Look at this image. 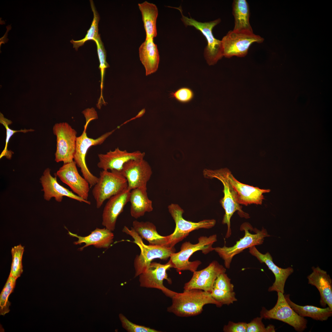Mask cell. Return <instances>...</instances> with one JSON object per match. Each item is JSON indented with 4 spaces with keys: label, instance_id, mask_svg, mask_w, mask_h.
<instances>
[{
    "label": "cell",
    "instance_id": "cell-33",
    "mask_svg": "<svg viewBox=\"0 0 332 332\" xmlns=\"http://www.w3.org/2000/svg\"><path fill=\"white\" fill-rule=\"evenodd\" d=\"M94 41L95 42L97 45V53L100 62L99 69L100 70L101 74V83L100 85L101 93L100 98L98 101V103L100 104L105 102L102 95L103 79L105 69L106 68L109 67V66L106 61V51L103 43L101 40L100 36Z\"/></svg>",
    "mask_w": 332,
    "mask_h": 332
},
{
    "label": "cell",
    "instance_id": "cell-8",
    "mask_svg": "<svg viewBox=\"0 0 332 332\" xmlns=\"http://www.w3.org/2000/svg\"><path fill=\"white\" fill-rule=\"evenodd\" d=\"M168 208L176 224L174 232L168 235V247H174L194 230L200 228L209 229L216 223V220L214 219H204L198 222L186 220L182 216L184 211L178 204H172L168 206Z\"/></svg>",
    "mask_w": 332,
    "mask_h": 332
},
{
    "label": "cell",
    "instance_id": "cell-4",
    "mask_svg": "<svg viewBox=\"0 0 332 332\" xmlns=\"http://www.w3.org/2000/svg\"><path fill=\"white\" fill-rule=\"evenodd\" d=\"M122 231L133 238L134 242L139 246L140 250V255H136L134 261L135 277L138 276L145 271L153 259H159L166 260L170 257L172 254L175 252L174 247H168L159 245H145L143 242L142 239L132 227L129 229L124 226Z\"/></svg>",
    "mask_w": 332,
    "mask_h": 332
},
{
    "label": "cell",
    "instance_id": "cell-7",
    "mask_svg": "<svg viewBox=\"0 0 332 332\" xmlns=\"http://www.w3.org/2000/svg\"><path fill=\"white\" fill-rule=\"evenodd\" d=\"M127 188V180L120 172L116 170L101 171L98 181L92 191L97 208H100L106 200Z\"/></svg>",
    "mask_w": 332,
    "mask_h": 332
},
{
    "label": "cell",
    "instance_id": "cell-14",
    "mask_svg": "<svg viewBox=\"0 0 332 332\" xmlns=\"http://www.w3.org/2000/svg\"><path fill=\"white\" fill-rule=\"evenodd\" d=\"M126 179L127 189L131 191L140 187H147L152 174V168L144 159L130 160L124 165L120 172Z\"/></svg>",
    "mask_w": 332,
    "mask_h": 332
},
{
    "label": "cell",
    "instance_id": "cell-16",
    "mask_svg": "<svg viewBox=\"0 0 332 332\" xmlns=\"http://www.w3.org/2000/svg\"><path fill=\"white\" fill-rule=\"evenodd\" d=\"M56 175L77 195L88 200L90 189L89 184L84 177L80 175L77 165L74 161L64 164L57 171Z\"/></svg>",
    "mask_w": 332,
    "mask_h": 332
},
{
    "label": "cell",
    "instance_id": "cell-22",
    "mask_svg": "<svg viewBox=\"0 0 332 332\" xmlns=\"http://www.w3.org/2000/svg\"><path fill=\"white\" fill-rule=\"evenodd\" d=\"M312 272L308 276V283L314 286L319 291L320 305L325 307L327 305L332 309V280L326 271L319 267H312Z\"/></svg>",
    "mask_w": 332,
    "mask_h": 332
},
{
    "label": "cell",
    "instance_id": "cell-20",
    "mask_svg": "<svg viewBox=\"0 0 332 332\" xmlns=\"http://www.w3.org/2000/svg\"><path fill=\"white\" fill-rule=\"evenodd\" d=\"M131 191L127 188L109 199L102 215V225L106 229L113 231L117 218L129 202Z\"/></svg>",
    "mask_w": 332,
    "mask_h": 332
},
{
    "label": "cell",
    "instance_id": "cell-42",
    "mask_svg": "<svg viewBox=\"0 0 332 332\" xmlns=\"http://www.w3.org/2000/svg\"><path fill=\"white\" fill-rule=\"evenodd\" d=\"M11 25H8L6 27V32L4 36L0 38V49H1L2 44H5V43H6L9 40V39L7 38L8 33L11 29Z\"/></svg>",
    "mask_w": 332,
    "mask_h": 332
},
{
    "label": "cell",
    "instance_id": "cell-19",
    "mask_svg": "<svg viewBox=\"0 0 332 332\" xmlns=\"http://www.w3.org/2000/svg\"><path fill=\"white\" fill-rule=\"evenodd\" d=\"M145 155L144 152L140 151L129 152L117 148L114 151L110 150L106 154H98L99 161L97 166L103 170H116L120 172L126 162L132 159H144Z\"/></svg>",
    "mask_w": 332,
    "mask_h": 332
},
{
    "label": "cell",
    "instance_id": "cell-24",
    "mask_svg": "<svg viewBox=\"0 0 332 332\" xmlns=\"http://www.w3.org/2000/svg\"><path fill=\"white\" fill-rule=\"evenodd\" d=\"M140 59L144 66L146 75H148L157 70L160 61V56L157 45L153 38L145 39L139 48Z\"/></svg>",
    "mask_w": 332,
    "mask_h": 332
},
{
    "label": "cell",
    "instance_id": "cell-27",
    "mask_svg": "<svg viewBox=\"0 0 332 332\" xmlns=\"http://www.w3.org/2000/svg\"><path fill=\"white\" fill-rule=\"evenodd\" d=\"M285 299L294 311L299 316L311 318L313 319L321 321H326L332 315V309L328 306L321 308L311 305L300 306L292 302L290 294H284Z\"/></svg>",
    "mask_w": 332,
    "mask_h": 332
},
{
    "label": "cell",
    "instance_id": "cell-1",
    "mask_svg": "<svg viewBox=\"0 0 332 332\" xmlns=\"http://www.w3.org/2000/svg\"><path fill=\"white\" fill-rule=\"evenodd\" d=\"M172 303L167 311L180 317L195 316L201 314L204 305L213 304L217 307L222 305L211 296V292L197 289L184 290L177 293L172 298Z\"/></svg>",
    "mask_w": 332,
    "mask_h": 332
},
{
    "label": "cell",
    "instance_id": "cell-32",
    "mask_svg": "<svg viewBox=\"0 0 332 332\" xmlns=\"http://www.w3.org/2000/svg\"><path fill=\"white\" fill-rule=\"evenodd\" d=\"M24 248V246L19 244L13 247L11 249L12 261L9 275L16 279L20 277L23 272L22 260Z\"/></svg>",
    "mask_w": 332,
    "mask_h": 332
},
{
    "label": "cell",
    "instance_id": "cell-41",
    "mask_svg": "<svg viewBox=\"0 0 332 332\" xmlns=\"http://www.w3.org/2000/svg\"><path fill=\"white\" fill-rule=\"evenodd\" d=\"M83 113L86 119V123L88 124L91 121L97 118V113L93 108L87 109Z\"/></svg>",
    "mask_w": 332,
    "mask_h": 332
},
{
    "label": "cell",
    "instance_id": "cell-5",
    "mask_svg": "<svg viewBox=\"0 0 332 332\" xmlns=\"http://www.w3.org/2000/svg\"><path fill=\"white\" fill-rule=\"evenodd\" d=\"M253 229L250 223L244 222L240 227V230L244 231V235L237 241L234 246L227 247L225 244L222 247L214 248V250L224 260V265L226 268H230L232 259L236 255L247 248L262 244L265 238L271 236L263 227L261 230L255 228L254 233H252L251 232Z\"/></svg>",
    "mask_w": 332,
    "mask_h": 332
},
{
    "label": "cell",
    "instance_id": "cell-17",
    "mask_svg": "<svg viewBox=\"0 0 332 332\" xmlns=\"http://www.w3.org/2000/svg\"><path fill=\"white\" fill-rule=\"evenodd\" d=\"M50 171L49 168H46L40 178L45 200L49 201L53 197L57 202H60L64 196H66L81 202L91 204L90 201L82 198L60 184L57 181L56 177L51 175Z\"/></svg>",
    "mask_w": 332,
    "mask_h": 332
},
{
    "label": "cell",
    "instance_id": "cell-28",
    "mask_svg": "<svg viewBox=\"0 0 332 332\" xmlns=\"http://www.w3.org/2000/svg\"><path fill=\"white\" fill-rule=\"evenodd\" d=\"M138 6L142 14L146 39L153 38L157 35L156 23L158 15L157 8L155 4L146 1L138 3Z\"/></svg>",
    "mask_w": 332,
    "mask_h": 332
},
{
    "label": "cell",
    "instance_id": "cell-35",
    "mask_svg": "<svg viewBox=\"0 0 332 332\" xmlns=\"http://www.w3.org/2000/svg\"><path fill=\"white\" fill-rule=\"evenodd\" d=\"M212 298L216 301L223 305H229L237 300L234 291H229L213 288L211 292Z\"/></svg>",
    "mask_w": 332,
    "mask_h": 332
},
{
    "label": "cell",
    "instance_id": "cell-11",
    "mask_svg": "<svg viewBox=\"0 0 332 332\" xmlns=\"http://www.w3.org/2000/svg\"><path fill=\"white\" fill-rule=\"evenodd\" d=\"M53 131L57 138L55 161L64 164L73 161L77 138L76 130L68 123L62 122L56 124Z\"/></svg>",
    "mask_w": 332,
    "mask_h": 332
},
{
    "label": "cell",
    "instance_id": "cell-26",
    "mask_svg": "<svg viewBox=\"0 0 332 332\" xmlns=\"http://www.w3.org/2000/svg\"><path fill=\"white\" fill-rule=\"evenodd\" d=\"M132 225L136 232L142 239L147 240L149 244L168 247V236H162L159 234L156 226L152 223L135 220L133 222Z\"/></svg>",
    "mask_w": 332,
    "mask_h": 332
},
{
    "label": "cell",
    "instance_id": "cell-12",
    "mask_svg": "<svg viewBox=\"0 0 332 332\" xmlns=\"http://www.w3.org/2000/svg\"><path fill=\"white\" fill-rule=\"evenodd\" d=\"M87 127L85 126L81 135L77 137L74 161L81 169L83 177L89 183L91 188L96 184L98 177L94 176L89 171L86 165L85 157L88 149L92 146L100 145L115 131L113 130L102 135L95 139L88 137L86 133Z\"/></svg>",
    "mask_w": 332,
    "mask_h": 332
},
{
    "label": "cell",
    "instance_id": "cell-23",
    "mask_svg": "<svg viewBox=\"0 0 332 332\" xmlns=\"http://www.w3.org/2000/svg\"><path fill=\"white\" fill-rule=\"evenodd\" d=\"M68 234L71 236L78 238V241L73 243L74 244L80 245L82 243L85 244V246L79 248L80 250H82L84 248L92 245L98 248H108L113 243L114 237L112 231L105 228L103 229L97 228L86 236H79L69 231Z\"/></svg>",
    "mask_w": 332,
    "mask_h": 332
},
{
    "label": "cell",
    "instance_id": "cell-6",
    "mask_svg": "<svg viewBox=\"0 0 332 332\" xmlns=\"http://www.w3.org/2000/svg\"><path fill=\"white\" fill-rule=\"evenodd\" d=\"M181 14V20L186 26H192L199 30L205 37L207 45L204 51V56L208 64L213 65L223 56L221 40L214 36L212 33L213 28L221 22L220 18L209 22H202L184 16L181 8H177Z\"/></svg>",
    "mask_w": 332,
    "mask_h": 332
},
{
    "label": "cell",
    "instance_id": "cell-39",
    "mask_svg": "<svg viewBox=\"0 0 332 332\" xmlns=\"http://www.w3.org/2000/svg\"><path fill=\"white\" fill-rule=\"evenodd\" d=\"M193 95L192 91L190 89L186 87L180 88L171 93L172 97L182 103H187L190 101L193 98Z\"/></svg>",
    "mask_w": 332,
    "mask_h": 332
},
{
    "label": "cell",
    "instance_id": "cell-34",
    "mask_svg": "<svg viewBox=\"0 0 332 332\" xmlns=\"http://www.w3.org/2000/svg\"><path fill=\"white\" fill-rule=\"evenodd\" d=\"M0 123L5 127L6 131L5 145L4 148L0 154V159H1L4 156H5L8 159L10 160L13 152L10 150H8L7 145L11 136L16 132H22L25 133L28 132H33L34 130L32 129H24L17 130L10 129L9 127V125L12 124V122L10 120L5 118L1 113L0 116Z\"/></svg>",
    "mask_w": 332,
    "mask_h": 332
},
{
    "label": "cell",
    "instance_id": "cell-29",
    "mask_svg": "<svg viewBox=\"0 0 332 332\" xmlns=\"http://www.w3.org/2000/svg\"><path fill=\"white\" fill-rule=\"evenodd\" d=\"M234 18L233 30L253 32L249 22L250 11L248 3L246 0H235L232 5Z\"/></svg>",
    "mask_w": 332,
    "mask_h": 332
},
{
    "label": "cell",
    "instance_id": "cell-15",
    "mask_svg": "<svg viewBox=\"0 0 332 332\" xmlns=\"http://www.w3.org/2000/svg\"><path fill=\"white\" fill-rule=\"evenodd\" d=\"M226 271L223 265L213 261L204 269L194 272L190 280L185 283L184 290L197 289L211 292L217 277Z\"/></svg>",
    "mask_w": 332,
    "mask_h": 332
},
{
    "label": "cell",
    "instance_id": "cell-13",
    "mask_svg": "<svg viewBox=\"0 0 332 332\" xmlns=\"http://www.w3.org/2000/svg\"><path fill=\"white\" fill-rule=\"evenodd\" d=\"M171 268H172V266L169 261L165 264L151 262L146 270L138 276L140 286L143 287L159 289L166 296L171 298L177 292L167 288L163 284L164 279L166 280L169 283H171L166 272Z\"/></svg>",
    "mask_w": 332,
    "mask_h": 332
},
{
    "label": "cell",
    "instance_id": "cell-18",
    "mask_svg": "<svg viewBox=\"0 0 332 332\" xmlns=\"http://www.w3.org/2000/svg\"><path fill=\"white\" fill-rule=\"evenodd\" d=\"M249 249V252L260 263H265L275 276V281L272 285L269 287L268 291L280 292L284 294L285 283L288 277L293 272L294 269L291 267L284 269L278 267L273 262L272 257L269 252L263 254L257 249L255 246L251 247Z\"/></svg>",
    "mask_w": 332,
    "mask_h": 332
},
{
    "label": "cell",
    "instance_id": "cell-2",
    "mask_svg": "<svg viewBox=\"0 0 332 332\" xmlns=\"http://www.w3.org/2000/svg\"><path fill=\"white\" fill-rule=\"evenodd\" d=\"M229 170L227 168L212 170L204 169L203 172L204 177L208 179L216 178L220 181L223 186V197L220 203L225 211V214L222 221L223 224H226L227 230L225 238H229L231 234L230 220L234 213L238 211L241 217L249 218V215L243 211L242 207L238 202L236 193L229 181L227 173Z\"/></svg>",
    "mask_w": 332,
    "mask_h": 332
},
{
    "label": "cell",
    "instance_id": "cell-36",
    "mask_svg": "<svg viewBox=\"0 0 332 332\" xmlns=\"http://www.w3.org/2000/svg\"><path fill=\"white\" fill-rule=\"evenodd\" d=\"M119 318L122 327L128 332H160L150 327L134 323L130 321L125 316L120 313Z\"/></svg>",
    "mask_w": 332,
    "mask_h": 332
},
{
    "label": "cell",
    "instance_id": "cell-40",
    "mask_svg": "<svg viewBox=\"0 0 332 332\" xmlns=\"http://www.w3.org/2000/svg\"><path fill=\"white\" fill-rule=\"evenodd\" d=\"M247 323L245 322L235 323L229 321L227 325L223 328L224 332H246Z\"/></svg>",
    "mask_w": 332,
    "mask_h": 332
},
{
    "label": "cell",
    "instance_id": "cell-25",
    "mask_svg": "<svg viewBox=\"0 0 332 332\" xmlns=\"http://www.w3.org/2000/svg\"><path fill=\"white\" fill-rule=\"evenodd\" d=\"M147 190V187H140L131 191L129 200L131 203L130 212L134 218L142 216L145 213L150 212L153 210L152 201L149 199Z\"/></svg>",
    "mask_w": 332,
    "mask_h": 332
},
{
    "label": "cell",
    "instance_id": "cell-31",
    "mask_svg": "<svg viewBox=\"0 0 332 332\" xmlns=\"http://www.w3.org/2000/svg\"><path fill=\"white\" fill-rule=\"evenodd\" d=\"M16 279L9 275L0 295V315H4L10 311V302L8 300L10 295L13 292Z\"/></svg>",
    "mask_w": 332,
    "mask_h": 332
},
{
    "label": "cell",
    "instance_id": "cell-37",
    "mask_svg": "<svg viewBox=\"0 0 332 332\" xmlns=\"http://www.w3.org/2000/svg\"><path fill=\"white\" fill-rule=\"evenodd\" d=\"M263 318L260 317L253 319L247 323V332H275V326L270 325L267 327L262 322Z\"/></svg>",
    "mask_w": 332,
    "mask_h": 332
},
{
    "label": "cell",
    "instance_id": "cell-3",
    "mask_svg": "<svg viewBox=\"0 0 332 332\" xmlns=\"http://www.w3.org/2000/svg\"><path fill=\"white\" fill-rule=\"evenodd\" d=\"M217 238L215 234L209 237L202 236L198 238V242L196 244H192L190 242L183 243L180 250L172 254L170 256L169 261L172 268L176 269L179 272L186 270L193 272L196 271L201 262L199 260L190 261V257L197 251H201L203 253L206 254L214 250L212 245L217 241Z\"/></svg>",
    "mask_w": 332,
    "mask_h": 332
},
{
    "label": "cell",
    "instance_id": "cell-30",
    "mask_svg": "<svg viewBox=\"0 0 332 332\" xmlns=\"http://www.w3.org/2000/svg\"><path fill=\"white\" fill-rule=\"evenodd\" d=\"M91 9L93 13V18L91 26L87 31L85 37L82 39L78 41L72 39L70 42L73 45V48L77 50L79 47L83 45L86 42L90 40L94 41L100 35L98 34V24L100 19V16L97 11L93 0H90Z\"/></svg>",
    "mask_w": 332,
    "mask_h": 332
},
{
    "label": "cell",
    "instance_id": "cell-21",
    "mask_svg": "<svg viewBox=\"0 0 332 332\" xmlns=\"http://www.w3.org/2000/svg\"><path fill=\"white\" fill-rule=\"evenodd\" d=\"M227 177L235 192L240 204L246 206L251 204H261L264 199L263 194L270 192L269 189H262L241 183L234 177L229 170Z\"/></svg>",
    "mask_w": 332,
    "mask_h": 332
},
{
    "label": "cell",
    "instance_id": "cell-38",
    "mask_svg": "<svg viewBox=\"0 0 332 332\" xmlns=\"http://www.w3.org/2000/svg\"><path fill=\"white\" fill-rule=\"evenodd\" d=\"M231 279L225 273H222L218 276L215 279L213 288L234 291V286L231 283Z\"/></svg>",
    "mask_w": 332,
    "mask_h": 332
},
{
    "label": "cell",
    "instance_id": "cell-10",
    "mask_svg": "<svg viewBox=\"0 0 332 332\" xmlns=\"http://www.w3.org/2000/svg\"><path fill=\"white\" fill-rule=\"evenodd\" d=\"M277 301L275 306L270 310L263 307L260 317L265 319H274L285 322L292 326L295 330L302 332L307 328V320L296 313L286 301L284 294L278 292Z\"/></svg>",
    "mask_w": 332,
    "mask_h": 332
},
{
    "label": "cell",
    "instance_id": "cell-9",
    "mask_svg": "<svg viewBox=\"0 0 332 332\" xmlns=\"http://www.w3.org/2000/svg\"><path fill=\"white\" fill-rule=\"evenodd\" d=\"M263 40L253 32L230 30L221 40L223 56L228 58L234 56L244 57L253 43H261Z\"/></svg>",
    "mask_w": 332,
    "mask_h": 332
}]
</instances>
